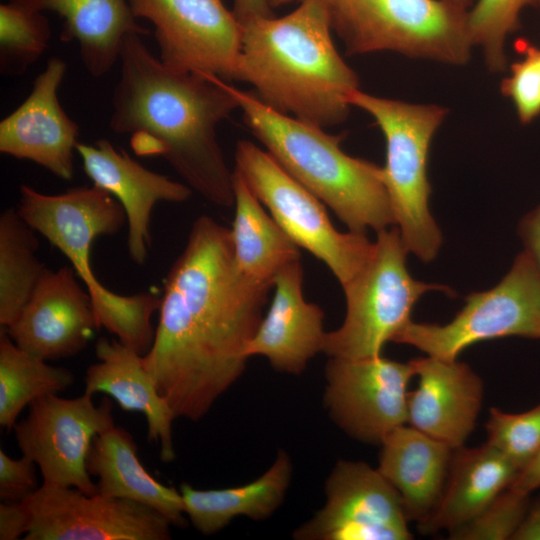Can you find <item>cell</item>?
Returning <instances> with one entry per match:
<instances>
[{"label": "cell", "mask_w": 540, "mask_h": 540, "mask_svg": "<svg viewBox=\"0 0 540 540\" xmlns=\"http://www.w3.org/2000/svg\"><path fill=\"white\" fill-rule=\"evenodd\" d=\"M273 286L236 267L231 231L208 215L190 229L160 297L144 364L176 418L198 421L243 374Z\"/></svg>", "instance_id": "6da1fadb"}, {"label": "cell", "mask_w": 540, "mask_h": 540, "mask_svg": "<svg viewBox=\"0 0 540 540\" xmlns=\"http://www.w3.org/2000/svg\"><path fill=\"white\" fill-rule=\"evenodd\" d=\"M109 127L130 136L139 156L162 157L186 184L218 207L234 206L233 171L217 126L239 108L227 81L171 69L143 41L126 36Z\"/></svg>", "instance_id": "7a4b0ae2"}, {"label": "cell", "mask_w": 540, "mask_h": 540, "mask_svg": "<svg viewBox=\"0 0 540 540\" xmlns=\"http://www.w3.org/2000/svg\"><path fill=\"white\" fill-rule=\"evenodd\" d=\"M242 25L234 80L249 83L271 109L322 127L344 122L357 74L332 39L327 0H302L286 16Z\"/></svg>", "instance_id": "3957f363"}, {"label": "cell", "mask_w": 540, "mask_h": 540, "mask_svg": "<svg viewBox=\"0 0 540 540\" xmlns=\"http://www.w3.org/2000/svg\"><path fill=\"white\" fill-rule=\"evenodd\" d=\"M229 87L247 127L265 150L330 207L349 231L378 232L396 225L382 167L345 153L341 135L279 113L254 92Z\"/></svg>", "instance_id": "277c9868"}, {"label": "cell", "mask_w": 540, "mask_h": 540, "mask_svg": "<svg viewBox=\"0 0 540 540\" xmlns=\"http://www.w3.org/2000/svg\"><path fill=\"white\" fill-rule=\"evenodd\" d=\"M17 211L70 261L90 295L98 329L105 328L122 344L145 355L154 342L156 328L151 318L159 310L160 297L147 292L116 294L101 284L90 265L94 240L116 234L127 223L117 199L95 185L49 195L22 184Z\"/></svg>", "instance_id": "5b68a950"}, {"label": "cell", "mask_w": 540, "mask_h": 540, "mask_svg": "<svg viewBox=\"0 0 540 540\" xmlns=\"http://www.w3.org/2000/svg\"><path fill=\"white\" fill-rule=\"evenodd\" d=\"M351 107L367 112L386 142L382 177L395 222L408 252L423 262L432 261L442 244V234L432 217L428 200L432 189L427 159L432 138L447 115L445 107L413 104L355 90Z\"/></svg>", "instance_id": "8992f818"}, {"label": "cell", "mask_w": 540, "mask_h": 540, "mask_svg": "<svg viewBox=\"0 0 540 540\" xmlns=\"http://www.w3.org/2000/svg\"><path fill=\"white\" fill-rule=\"evenodd\" d=\"M347 54L392 51L463 65L473 44L468 10L444 0H327Z\"/></svg>", "instance_id": "52a82bcc"}, {"label": "cell", "mask_w": 540, "mask_h": 540, "mask_svg": "<svg viewBox=\"0 0 540 540\" xmlns=\"http://www.w3.org/2000/svg\"><path fill=\"white\" fill-rule=\"evenodd\" d=\"M407 253L396 226L377 232L370 259L342 286L346 315L339 328L326 332V355L347 359L382 355L385 344L411 321L412 308L424 293H452L447 286L413 279L406 267Z\"/></svg>", "instance_id": "ba28073f"}, {"label": "cell", "mask_w": 540, "mask_h": 540, "mask_svg": "<svg viewBox=\"0 0 540 540\" xmlns=\"http://www.w3.org/2000/svg\"><path fill=\"white\" fill-rule=\"evenodd\" d=\"M234 170L300 248L321 260L341 286L367 263L373 250L366 233L340 232L324 203L289 175L266 151L248 140L235 149Z\"/></svg>", "instance_id": "9c48e42d"}, {"label": "cell", "mask_w": 540, "mask_h": 540, "mask_svg": "<svg viewBox=\"0 0 540 540\" xmlns=\"http://www.w3.org/2000/svg\"><path fill=\"white\" fill-rule=\"evenodd\" d=\"M510 336L540 339V271L525 250L499 284L467 295L464 307L449 323L411 320L393 342L452 361L477 342Z\"/></svg>", "instance_id": "30bf717a"}, {"label": "cell", "mask_w": 540, "mask_h": 540, "mask_svg": "<svg viewBox=\"0 0 540 540\" xmlns=\"http://www.w3.org/2000/svg\"><path fill=\"white\" fill-rule=\"evenodd\" d=\"M112 408L109 399L96 406L85 392L72 399L50 394L31 403L28 416L13 429L19 450L38 466L43 484L98 494L86 461L94 438L115 425Z\"/></svg>", "instance_id": "8fae6325"}, {"label": "cell", "mask_w": 540, "mask_h": 540, "mask_svg": "<svg viewBox=\"0 0 540 540\" xmlns=\"http://www.w3.org/2000/svg\"><path fill=\"white\" fill-rule=\"evenodd\" d=\"M134 16L154 27L167 67L234 80L242 25L223 0H128Z\"/></svg>", "instance_id": "7c38bea8"}, {"label": "cell", "mask_w": 540, "mask_h": 540, "mask_svg": "<svg viewBox=\"0 0 540 540\" xmlns=\"http://www.w3.org/2000/svg\"><path fill=\"white\" fill-rule=\"evenodd\" d=\"M30 513L26 540H169L171 524L135 501L42 484L22 500Z\"/></svg>", "instance_id": "4fadbf2b"}, {"label": "cell", "mask_w": 540, "mask_h": 540, "mask_svg": "<svg viewBox=\"0 0 540 540\" xmlns=\"http://www.w3.org/2000/svg\"><path fill=\"white\" fill-rule=\"evenodd\" d=\"M411 362L382 355L347 359L329 357L325 367L324 403L331 419L350 437L381 444L407 424Z\"/></svg>", "instance_id": "5bb4252c"}, {"label": "cell", "mask_w": 540, "mask_h": 540, "mask_svg": "<svg viewBox=\"0 0 540 540\" xmlns=\"http://www.w3.org/2000/svg\"><path fill=\"white\" fill-rule=\"evenodd\" d=\"M326 501L293 532L298 540H410L397 490L365 462L339 460L325 482Z\"/></svg>", "instance_id": "9a60e30c"}, {"label": "cell", "mask_w": 540, "mask_h": 540, "mask_svg": "<svg viewBox=\"0 0 540 540\" xmlns=\"http://www.w3.org/2000/svg\"><path fill=\"white\" fill-rule=\"evenodd\" d=\"M73 267L44 271L29 301L5 329L21 349L45 361L78 354L98 330L92 301Z\"/></svg>", "instance_id": "2e32d148"}, {"label": "cell", "mask_w": 540, "mask_h": 540, "mask_svg": "<svg viewBox=\"0 0 540 540\" xmlns=\"http://www.w3.org/2000/svg\"><path fill=\"white\" fill-rule=\"evenodd\" d=\"M67 71L51 57L28 97L0 122V152L32 161L62 180L74 177L79 126L62 108L58 89Z\"/></svg>", "instance_id": "e0dca14e"}, {"label": "cell", "mask_w": 540, "mask_h": 540, "mask_svg": "<svg viewBox=\"0 0 540 540\" xmlns=\"http://www.w3.org/2000/svg\"><path fill=\"white\" fill-rule=\"evenodd\" d=\"M76 152L93 185L109 192L124 208L129 256L135 264L143 265L152 243L153 207L158 202L187 201L193 190L187 184L145 168L104 138L94 144L78 142Z\"/></svg>", "instance_id": "ac0fdd59"}, {"label": "cell", "mask_w": 540, "mask_h": 540, "mask_svg": "<svg viewBox=\"0 0 540 540\" xmlns=\"http://www.w3.org/2000/svg\"><path fill=\"white\" fill-rule=\"evenodd\" d=\"M418 387L408 392L407 424L448 445L464 446L483 401V382L466 363L432 356L410 360Z\"/></svg>", "instance_id": "d6986e66"}, {"label": "cell", "mask_w": 540, "mask_h": 540, "mask_svg": "<svg viewBox=\"0 0 540 540\" xmlns=\"http://www.w3.org/2000/svg\"><path fill=\"white\" fill-rule=\"evenodd\" d=\"M274 296L246 353L261 355L280 372L300 375L309 360L323 352L324 313L303 295L301 259L286 265L273 281Z\"/></svg>", "instance_id": "ffe728a7"}, {"label": "cell", "mask_w": 540, "mask_h": 540, "mask_svg": "<svg viewBox=\"0 0 540 540\" xmlns=\"http://www.w3.org/2000/svg\"><path fill=\"white\" fill-rule=\"evenodd\" d=\"M98 362L85 373L84 392L104 393L124 411L140 412L147 421V439L160 445V458H175L172 424L176 418L167 400L159 393L147 370L143 355L118 339L100 338L95 346Z\"/></svg>", "instance_id": "44dd1931"}, {"label": "cell", "mask_w": 540, "mask_h": 540, "mask_svg": "<svg viewBox=\"0 0 540 540\" xmlns=\"http://www.w3.org/2000/svg\"><path fill=\"white\" fill-rule=\"evenodd\" d=\"M380 446L377 469L399 493L409 522L422 523L442 495L454 450L409 424Z\"/></svg>", "instance_id": "7402d4cb"}, {"label": "cell", "mask_w": 540, "mask_h": 540, "mask_svg": "<svg viewBox=\"0 0 540 540\" xmlns=\"http://www.w3.org/2000/svg\"><path fill=\"white\" fill-rule=\"evenodd\" d=\"M518 472L488 443L454 449L442 495L430 516L418 524V530L434 534L463 526L507 489Z\"/></svg>", "instance_id": "603a6c76"}, {"label": "cell", "mask_w": 540, "mask_h": 540, "mask_svg": "<svg viewBox=\"0 0 540 540\" xmlns=\"http://www.w3.org/2000/svg\"><path fill=\"white\" fill-rule=\"evenodd\" d=\"M15 1L43 13H57L63 20L60 39L77 42L84 67L96 78L107 74L119 61L127 35L150 34L137 22L128 0Z\"/></svg>", "instance_id": "cb8c5ba5"}, {"label": "cell", "mask_w": 540, "mask_h": 540, "mask_svg": "<svg viewBox=\"0 0 540 540\" xmlns=\"http://www.w3.org/2000/svg\"><path fill=\"white\" fill-rule=\"evenodd\" d=\"M86 466L88 473L97 477L98 494L148 506L178 528L188 525L180 491L161 484L149 474L137 456L133 436L125 428L114 425L97 435Z\"/></svg>", "instance_id": "d4e9b609"}, {"label": "cell", "mask_w": 540, "mask_h": 540, "mask_svg": "<svg viewBox=\"0 0 540 540\" xmlns=\"http://www.w3.org/2000/svg\"><path fill=\"white\" fill-rule=\"evenodd\" d=\"M292 477L288 454L279 450L271 467L254 481L232 488L198 490L182 483L180 493L185 514L194 528L212 535L235 517L261 521L269 518L282 504Z\"/></svg>", "instance_id": "484cf974"}, {"label": "cell", "mask_w": 540, "mask_h": 540, "mask_svg": "<svg viewBox=\"0 0 540 540\" xmlns=\"http://www.w3.org/2000/svg\"><path fill=\"white\" fill-rule=\"evenodd\" d=\"M233 190L235 215L230 231L236 267L249 281L273 286L280 270L301 259L299 247L235 170Z\"/></svg>", "instance_id": "4316f807"}, {"label": "cell", "mask_w": 540, "mask_h": 540, "mask_svg": "<svg viewBox=\"0 0 540 540\" xmlns=\"http://www.w3.org/2000/svg\"><path fill=\"white\" fill-rule=\"evenodd\" d=\"M35 230L16 208L5 209L0 216V325L7 329L18 317L33 294L46 267L36 251Z\"/></svg>", "instance_id": "83f0119b"}, {"label": "cell", "mask_w": 540, "mask_h": 540, "mask_svg": "<svg viewBox=\"0 0 540 540\" xmlns=\"http://www.w3.org/2000/svg\"><path fill=\"white\" fill-rule=\"evenodd\" d=\"M73 373L18 347L5 329L0 334V425L10 430L27 405L72 385Z\"/></svg>", "instance_id": "f1b7e54d"}, {"label": "cell", "mask_w": 540, "mask_h": 540, "mask_svg": "<svg viewBox=\"0 0 540 540\" xmlns=\"http://www.w3.org/2000/svg\"><path fill=\"white\" fill-rule=\"evenodd\" d=\"M52 29L43 12L15 0L0 5V73L22 76L45 53Z\"/></svg>", "instance_id": "f546056e"}, {"label": "cell", "mask_w": 540, "mask_h": 540, "mask_svg": "<svg viewBox=\"0 0 540 540\" xmlns=\"http://www.w3.org/2000/svg\"><path fill=\"white\" fill-rule=\"evenodd\" d=\"M537 0H478L468 10V28L473 47H479L488 68L505 70L507 37L519 27L521 12Z\"/></svg>", "instance_id": "4dcf8cb0"}, {"label": "cell", "mask_w": 540, "mask_h": 540, "mask_svg": "<svg viewBox=\"0 0 540 540\" xmlns=\"http://www.w3.org/2000/svg\"><path fill=\"white\" fill-rule=\"evenodd\" d=\"M485 429L486 443L504 454L520 471L540 450V402L522 413L491 407Z\"/></svg>", "instance_id": "1f68e13d"}, {"label": "cell", "mask_w": 540, "mask_h": 540, "mask_svg": "<svg viewBox=\"0 0 540 540\" xmlns=\"http://www.w3.org/2000/svg\"><path fill=\"white\" fill-rule=\"evenodd\" d=\"M529 495L508 487L482 512L463 526L449 532L451 540L512 539L529 508Z\"/></svg>", "instance_id": "d6a6232c"}, {"label": "cell", "mask_w": 540, "mask_h": 540, "mask_svg": "<svg viewBox=\"0 0 540 540\" xmlns=\"http://www.w3.org/2000/svg\"><path fill=\"white\" fill-rule=\"evenodd\" d=\"M521 58L510 67V74L501 82V92L509 98L522 124L540 116V73L527 40L517 41Z\"/></svg>", "instance_id": "836d02e7"}, {"label": "cell", "mask_w": 540, "mask_h": 540, "mask_svg": "<svg viewBox=\"0 0 540 540\" xmlns=\"http://www.w3.org/2000/svg\"><path fill=\"white\" fill-rule=\"evenodd\" d=\"M36 464L22 455L13 459L0 449V498L4 501H22L36 487Z\"/></svg>", "instance_id": "e575fe53"}, {"label": "cell", "mask_w": 540, "mask_h": 540, "mask_svg": "<svg viewBox=\"0 0 540 540\" xmlns=\"http://www.w3.org/2000/svg\"><path fill=\"white\" fill-rule=\"evenodd\" d=\"M30 525V513L23 501L0 504V539L16 540L25 536Z\"/></svg>", "instance_id": "d590c367"}, {"label": "cell", "mask_w": 540, "mask_h": 540, "mask_svg": "<svg viewBox=\"0 0 540 540\" xmlns=\"http://www.w3.org/2000/svg\"><path fill=\"white\" fill-rule=\"evenodd\" d=\"M519 236L540 271V204L519 222Z\"/></svg>", "instance_id": "8d00e7d4"}, {"label": "cell", "mask_w": 540, "mask_h": 540, "mask_svg": "<svg viewBox=\"0 0 540 540\" xmlns=\"http://www.w3.org/2000/svg\"><path fill=\"white\" fill-rule=\"evenodd\" d=\"M509 487L525 495H529L540 487V450L532 460L517 473Z\"/></svg>", "instance_id": "74e56055"}, {"label": "cell", "mask_w": 540, "mask_h": 540, "mask_svg": "<svg viewBox=\"0 0 540 540\" xmlns=\"http://www.w3.org/2000/svg\"><path fill=\"white\" fill-rule=\"evenodd\" d=\"M268 0H234L233 13L242 24L255 18L273 17Z\"/></svg>", "instance_id": "f35d334b"}, {"label": "cell", "mask_w": 540, "mask_h": 540, "mask_svg": "<svg viewBox=\"0 0 540 540\" xmlns=\"http://www.w3.org/2000/svg\"><path fill=\"white\" fill-rule=\"evenodd\" d=\"M512 540H540V499L534 505H529Z\"/></svg>", "instance_id": "ab89813d"}, {"label": "cell", "mask_w": 540, "mask_h": 540, "mask_svg": "<svg viewBox=\"0 0 540 540\" xmlns=\"http://www.w3.org/2000/svg\"><path fill=\"white\" fill-rule=\"evenodd\" d=\"M455 6L468 10V7L472 5L473 0H444Z\"/></svg>", "instance_id": "60d3db41"}, {"label": "cell", "mask_w": 540, "mask_h": 540, "mask_svg": "<svg viewBox=\"0 0 540 540\" xmlns=\"http://www.w3.org/2000/svg\"><path fill=\"white\" fill-rule=\"evenodd\" d=\"M529 45H530V50H531V52L533 54V57L535 59L536 65H537L539 73H540V48L537 47L536 45H533L530 42H529Z\"/></svg>", "instance_id": "b9f144b4"}, {"label": "cell", "mask_w": 540, "mask_h": 540, "mask_svg": "<svg viewBox=\"0 0 540 540\" xmlns=\"http://www.w3.org/2000/svg\"><path fill=\"white\" fill-rule=\"evenodd\" d=\"M290 1H292V0H268L270 6H271L272 8H274V7H279V6H281V5L287 4V3H289Z\"/></svg>", "instance_id": "7bdbcfd3"}, {"label": "cell", "mask_w": 540, "mask_h": 540, "mask_svg": "<svg viewBox=\"0 0 540 540\" xmlns=\"http://www.w3.org/2000/svg\"><path fill=\"white\" fill-rule=\"evenodd\" d=\"M537 4L540 6V0H537Z\"/></svg>", "instance_id": "ee69618b"}]
</instances>
